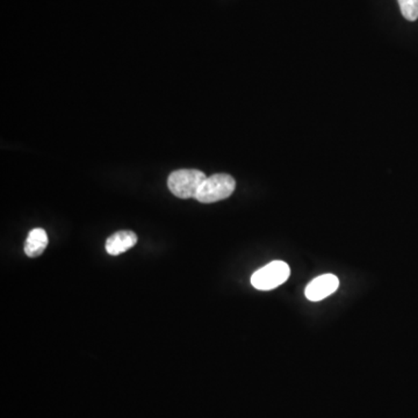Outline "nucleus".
<instances>
[{
  "instance_id": "20e7f679",
  "label": "nucleus",
  "mask_w": 418,
  "mask_h": 418,
  "mask_svg": "<svg viewBox=\"0 0 418 418\" xmlns=\"http://www.w3.org/2000/svg\"><path fill=\"white\" fill-rule=\"evenodd\" d=\"M339 280L334 275H319L306 287V297L310 301H321L337 290Z\"/></svg>"
},
{
  "instance_id": "39448f33",
  "label": "nucleus",
  "mask_w": 418,
  "mask_h": 418,
  "mask_svg": "<svg viewBox=\"0 0 418 418\" xmlns=\"http://www.w3.org/2000/svg\"><path fill=\"white\" fill-rule=\"evenodd\" d=\"M137 243V236L130 230H122L115 232L106 241V251L110 256H119L121 253L132 249Z\"/></svg>"
},
{
  "instance_id": "423d86ee",
  "label": "nucleus",
  "mask_w": 418,
  "mask_h": 418,
  "mask_svg": "<svg viewBox=\"0 0 418 418\" xmlns=\"http://www.w3.org/2000/svg\"><path fill=\"white\" fill-rule=\"evenodd\" d=\"M47 246H48L47 232L41 228H37L30 231V235L27 237L25 252L28 257H39L43 253Z\"/></svg>"
},
{
  "instance_id": "f03ea898",
  "label": "nucleus",
  "mask_w": 418,
  "mask_h": 418,
  "mask_svg": "<svg viewBox=\"0 0 418 418\" xmlns=\"http://www.w3.org/2000/svg\"><path fill=\"white\" fill-rule=\"evenodd\" d=\"M205 173L195 169L177 170L171 173L168 179V186L177 198H195L199 188L205 181Z\"/></svg>"
},
{
  "instance_id": "7ed1b4c3",
  "label": "nucleus",
  "mask_w": 418,
  "mask_h": 418,
  "mask_svg": "<svg viewBox=\"0 0 418 418\" xmlns=\"http://www.w3.org/2000/svg\"><path fill=\"white\" fill-rule=\"evenodd\" d=\"M290 275L288 264L285 261H275L255 272L251 277V283L255 288L259 290H275L286 283Z\"/></svg>"
},
{
  "instance_id": "0eeeda50",
  "label": "nucleus",
  "mask_w": 418,
  "mask_h": 418,
  "mask_svg": "<svg viewBox=\"0 0 418 418\" xmlns=\"http://www.w3.org/2000/svg\"><path fill=\"white\" fill-rule=\"evenodd\" d=\"M401 12L409 21H416L418 19V0H399Z\"/></svg>"
},
{
  "instance_id": "f257e3e1",
  "label": "nucleus",
  "mask_w": 418,
  "mask_h": 418,
  "mask_svg": "<svg viewBox=\"0 0 418 418\" xmlns=\"http://www.w3.org/2000/svg\"><path fill=\"white\" fill-rule=\"evenodd\" d=\"M236 181L232 177L224 173L207 177L199 188L195 199L201 203H213L229 198L235 191Z\"/></svg>"
}]
</instances>
